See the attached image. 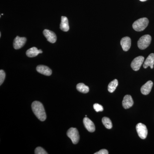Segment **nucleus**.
I'll list each match as a JSON object with an SVG mask.
<instances>
[{
    "label": "nucleus",
    "instance_id": "11",
    "mask_svg": "<svg viewBox=\"0 0 154 154\" xmlns=\"http://www.w3.org/2000/svg\"><path fill=\"white\" fill-rule=\"evenodd\" d=\"M84 125L86 129L90 132H94L95 131V126L94 122L90 119L86 117L83 119Z\"/></svg>",
    "mask_w": 154,
    "mask_h": 154
},
{
    "label": "nucleus",
    "instance_id": "25",
    "mask_svg": "<svg viewBox=\"0 0 154 154\" xmlns=\"http://www.w3.org/2000/svg\"><path fill=\"white\" fill-rule=\"evenodd\" d=\"M1 35H2V34H1V32L0 33V37H1Z\"/></svg>",
    "mask_w": 154,
    "mask_h": 154
},
{
    "label": "nucleus",
    "instance_id": "13",
    "mask_svg": "<svg viewBox=\"0 0 154 154\" xmlns=\"http://www.w3.org/2000/svg\"><path fill=\"white\" fill-rule=\"evenodd\" d=\"M36 70L39 73L45 75L50 76L52 74V71L47 66L44 65H38L36 67Z\"/></svg>",
    "mask_w": 154,
    "mask_h": 154
},
{
    "label": "nucleus",
    "instance_id": "7",
    "mask_svg": "<svg viewBox=\"0 0 154 154\" xmlns=\"http://www.w3.org/2000/svg\"><path fill=\"white\" fill-rule=\"evenodd\" d=\"M27 39L25 37H20L17 36L14 39V47L15 49H19L23 47L26 43Z\"/></svg>",
    "mask_w": 154,
    "mask_h": 154
},
{
    "label": "nucleus",
    "instance_id": "23",
    "mask_svg": "<svg viewBox=\"0 0 154 154\" xmlns=\"http://www.w3.org/2000/svg\"><path fill=\"white\" fill-rule=\"evenodd\" d=\"M109 154L108 151L105 149L100 150L99 151L95 153V154Z\"/></svg>",
    "mask_w": 154,
    "mask_h": 154
},
{
    "label": "nucleus",
    "instance_id": "20",
    "mask_svg": "<svg viewBox=\"0 0 154 154\" xmlns=\"http://www.w3.org/2000/svg\"><path fill=\"white\" fill-rule=\"evenodd\" d=\"M35 154H47L48 153L42 148L41 147H38L35 149Z\"/></svg>",
    "mask_w": 154,
    "mask_h": 154
},
{
    "label": "nucleus",
    "instance_id": "24",
    "mask_svg": "<svg viewBox=\"0 0 154 154\" xmlns=\"http://www.w3.org/2000/svg\"><path fill=\"white\" fill-rule=\"evenodd\" d=\"M140 2H146V1H147V0H140Z\"/></svg>",
    "mask_w": 154,
    "mask_h": 154
},
{
    "label": "nucleus",
    "instance_id": "6",
    "mask_svg": "<svg viewBox=\"0 0 154 154\" xmlns=\"http://www.w3.org/2000/svg\"><path fill=\"white\" fill-rule=\"evenodd\" d=\"M144 60V57L141 56L135 58L131 62V68L135 71L139 70L142 65L143 63Z\"/></svg>",
    "mask_w": 154,
    "mask_h": 154
},
{
    "label": "nucleus",
    "instance_id": "16",
    "mask_svg": "<svg viewBox=\"0 0 154 154\" xmlns=\"http://www.w3.org/2000/svg\"><path fill=\"white\" fill-rule=\"evenodd\" d=\"M39 54H40L39 50L36 47H32L27 50L26 51V55L29 57H33L37 56Z\"/></svg>",
    "mask_w": 154,
    "mask_h": 154
},
{
    "label": "nucleus",
    "instance_id": "2",
    "mask_svg": "<svg viewBox=\"0 0 154 154\" xmlns=\"http://www.w3.org/2000/svg\"><path fill=\"white\" fill-rule=\"evenodd\" d=\"M149 20L146 18H142L135 21L133 24L132 27L137 31H143L147 27Z\"/></svg>",
    "mask_w": 154,
    "mask_h": 154
},
{
    "label": "nucleus",
    "instance_id": "10",
    "mask_svg": "<svg viewBox=\"0 0 154 154\" xmlns=\"http://www.w3.org/2000/svg\"><path fill=\"white\" fill-rule=\"evenodd\" d=\"M122 106L125 109H127L132 107L134 104V101L132 97L129 95L124 96L122 102Z\"/></svg>",
    "mask_w": 154,
    "mask_h": 154
},
{
    "label": "nucleus",
    "instance_id": "8",
    "mask_svg": "<svg viewBox=\"0 0 154 154\" xmlns=\"http://www.w3.org/2000/svg\"><path fill=\"white\" fill-rule=\"evenodd\" d=\"M45 36L47 38L48 41L51 43H55L57 41V36L55 33L51 30L45 29L43 32Z\"/></svg>",
    "mask_w": 154,
    "mask_h": 154
},
{
    "label": "nucleus",
    "instance_id": "4",
    "mask_svg": "<svg viewBox=\"0 0 154 154\" xmlns=\"http://www.w3.org/2000/svg\"><path fill=\"white\" fill-rule=\"evenodd\" d=\"M67 135L71 140L73 143L76 144L79 143L80 136L77 128H70L67 132Z\"/></svg>",
    "mask_w": 154,
    "mask_h": 154
},
{
    "label": "nucleus",
    "instance_id": "15",
    "mask_svg": "<svg viewBox=\"0 0 154 154\" xmlns=\"http://www.w3.org/2000/svg\"><path fill=\"white\" fill-rule=\"evenodd\" d=\"M60 29L63 31L67 32L69 29V27L68 20L67 18L65 17H61V20L60 24Z\"/></svg>",
    "mask_w": 154,
    "mask_h": 154
},
{
    "label": "nucleus",
    "instance_id": "5",
    "mask_svg": "<svg viewBox=\"0 0 154 154\" xmlns=\"http://www.w3.org/2000/svg\"><path fill=\"white\" fill-rule=\"evenodd\" d=\"M137 131L139 137L142 139H145L147 137L148 134V130L146 126L142 123H138L137 125Z\"/></svg>",
    "mask_w": 154,
    "mask_h": 154
},
{
    "label": "nucleus",
    "instance_id": "1",
    "mask_svg": "<svg viewBox=\"0 0 154 154\" xmlns=\"http://www.w3.org/2000/svg\"><path fill=\"white\" fill-rule=\"evenodd\" d=\"M32 110L37 118L41 121H44L46 119V114L43 105L38 101H34L32 103Z\"/></svg>",
    "mask_w": 154,
    "mask_h": 154
},
{
    "label": "nucleus",
    "instance_id": "17",
    "mask_svg": "<svg viewBox=\"0 0 154 154\" xmlns=\"http://www.w3.org/2000/svg\"><path fill=\"white\" fill-rule=\"evenodd\" d=\"M77 90L79 92L83 94H87L89 92V88L88 86L85 85L83 83H79L77 85Z\"/></svg>",
    "mask_w": 154,
    "mask_h": 154
},
{
    "label": "nucleus",
    "instance_id": "22",
    "mask_svg": "<svg viewBox=\"0 0 154 154\" xmlns=\"http://www.w3.org/2000/svg\"><path fill=\"white\" fill-rule=\"evenodd\" d=\"M5 73L3 70H0V85H2L4 82L5 79Z\"/></svg>",
    "mask_w": 154,
    "mask_h": 154
},
{
    "label": "nucleus",
    "instance_id": "9",
    "mask_svg": "<svg viewBox=\"0 0 154 154\" xmlns=\"http://www.w3.org/2000/svg\"><path fill=\"white\" fill-rule=\"evenodd\" d=\"M120 44L123 50L127 51L131 46V39L128 36L123 37L121 39Z\"/></svg>",
    "mask_w": 154,
    "mask_h": 154
},
{
    "label": "nucleus",
    "instance_id": "14",
    "mask_svg": "<svg viewBox=\"0 0 154 154\" xmlns=\"http://www.w3.org/2000/svg\"><path fill=\"white\" fill-rule=\"evenodd\" d=\"M154 54L152 53L149 55L143 64V68L146 69L148 67H150L151 69L154 68Z\"/></svg>",
    "mask_w": 154,
    "mask_h": 154
},
{
    "label": "nucleus",
    "instance_id": "3",
    "mask_svg": "<svg viewBox=\"0 0 154 154\" xmlns=\"http://www.w3.org/2000/svg\"><path fill=\"white\" fill-rule=\"evenodd\" d=\"M152 37L150 35L146 34L141 36L137 42V45L139 49H146L150 44Z\"/></svg>",
    "mask_w": 154,
    "mask_h": 154
},
{
    "label": "nucleus",
    "instance_id": "12",
    "mask_svg": "<svg viewBox=\"0 0 154 154\" xmlns=\"http://www.w3.org/2000/svg\"><path fill=\"white\" fill-rule=\"evenodd\" d=\"M153 83L151 81H149L143 85L141 88L140 91L142 94L144 95H147L150 93L152 88Z\"/></svg>",
    "mask_w": 154,
    "mask_h": 154
},
{
    "label": "nucleus",
    "instance_id": "21",
    "mask_svg": "<svg viewBox=\"0 0 154 154\" xmlns=\"http://www.w3.org/2000/svg\"><path fill=\"white\" fill-rule=\"evenodd\" d=\"M94 110H96V112H99V111H102L104 110L103 106L99 104H97V103L94 104Z\"/></svg>",
    "mask_w": 154,
    "mask_h": 154
},
{
    "label": "nucleus",
    "instance_id": "19",
    "mask_svg": "<svg viewBox=\"0 0 154 154\" xmlns=\"http://www.w3.org/2000/svg\"><path fill=\"white\" fill-rule=\"evenodd\" d=\"M102 122L104 126L107 128V129H111L112 128V123L111 120L109 118L107 117H104L102 119Z\"/></svg>",
    "mask_w": 154,
    "mask_h": 154
},
{
    "label": "nucleus",
    "instance_id": "18",
    "mask_svg": "<svg viewBox=\"0 0 154 154\" xmlns=\"http://www.w3.org/2000/svg\"><path fill=\"white\" fill-rule=\"evenodd\" d=\"M118 85L117 79H114L109 83L108 86V91L110 93H113L115 91Z\"/></svg>",
    "mask_w": 154,
    "mask_h": 154
}]
</instances>
